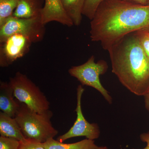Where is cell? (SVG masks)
Here are the masks:
<instances>
[{
	"label": "cell",
	"instance_id": "cell-13",
	"mask_svg": "<svg viewBox=\"0 0 149 149\" xmlns=\"http://www.w3.org/2000/svg\"><path fill=\"white\" fill-rule=\"evenodd\" d=\"M46 149H97L98 146L95 141L86 139L76 143H64L54 138L42 143Z\"/></svg>",
	"mask_w": 149,
	"mask_h": 149
},
{
	"label": "cell",
	"instance_id": "cell-3",
	"mask_svg": "<svg viewBox=\"0 0 149 149\" xmlns=\"http://www.w3.org/2000/svg\"><path fill=\"white\" fill-rule=\"evenodd\" d=\"M53 115L50 110L39 113L21 103L15 118L26 139L44 143L58 134L51 121Z\"/></svg>",
	"mask_w": 149,
	"mask_h": 149
},
{
	"label": "cell",
	"instance_id": "cell-7",
	"mask_svg": "<svg viewBox=\"0 0 149 149\" xmlns=\"http://www.w3.org/2000/svg\"><path fill=\"white\" fill-rule=\"evenodd\" d=\"M85 91L83 85H78L77 89V107L75 111L77 118L73 125L69 130L63 135L59 136L57 140L63 143L65 141L77 137H85L86 139L95 141L98 139L100 130L97 123H90L85 119L82 111L81 100Z\"/></svg>",
	"mask_w": 149,
	"mask_h": 149
},
{
	"label": "cell",
	"instance_id": "cell-1",
	"mask_svg": "<svg viewBox=\"0 0 149 149\" xmlns=\"http://www.w3.org/2000/svg\"><path fill=\"white\" fill-rule=\"evenodd\" d=\"M149 31V5L124 0H104L91 22L90 37L105 50L125 35Z\"/></svg>",
	"mask_w": 149,
	"mask_h": 149
},
{
	"label": "cell",
	"instance_id": "cell-18",
	"mask_svg": "<svg viewBox=\"0 0 149 149\" xmlns=\"http://www.w3.org/2000/svg\"><path fill=\"white\" fill-rule=\"evenodd\" d=\"M18 149H46L42 143L33 140L26 139L24 141H20Z\"/></svg>",
	"mask_w": 149,
	"mask_h": 149
},
{
	"label": "cell",
	"instance_id": "cell-9",
	"mask_svg": "<svg viewBox=\"0 0 149 149\" xmlns=\"http://www.w3.org/2000/svg\"><path fill=\"white\" fill-rule=\"evenodd\" d=\"M41 17L43 24L45 25L51 22H56L68 27L74 25L64 10L61 0H45Z\"/></svg>",
	"mask_w": 149,
	"mask_h": 149
},
{
	"label": "cell",
	"instance_id": "cell-23",
	"mask_svg": "<svg viewBox=\"0 0 149 149\" xmlns=\"http://www.w3.org/2000/svg\"><path fill=\"white\" fill-rule=\"evenodd\" d=\"M97 149H110L107 146H99Z\"/></svg>",
	"mask_w": 149,
	"mask_h": 149
},
{
	"label": "cell",
	"instance_id": "cell-6",
	"mask_svg": "<svg viewBox=\"0 0 149 149\" xmlns=\"http://www.w3.org/2000/svg\"><path fill=\"white\" fill-rule=\"evenodd\" d=\"M45 25L42 21L41 15L29 18L12 16L0 25V43L16 34L28 37L32 43L39 42L45 35Z\"/></svg>",
	"mask_w": 149,
	"mask_h": 149
},
{
	"label": "cell",
	"instance_id": "cell-12",
	"mask_svg": "<svg viewBox=\"0 0 149 149\" xmlns=\"http://www.w3.org/2000/svg\"><path fill=\"white\" fill-rule=\"evenodd\" d=\"M0 134L1 136L19 141L26 139L15 118L11 117L3 112H0Z\"/></svg>",
	"mask_w": 149,
	"mask_h": 149
},
{
	"label": "cell",
	"instance_id": "cell-24",
	"mask_svg": "<svg viewBox=\"0 0 149 149\" xmlns=\"http://www.w3.org/2000/svg\"><path fill=\"white\" fill-rule=\"evenodd\" d=\"M148 5H149V2H148Z\"/></svg>",
	"mask_w": 149,
	"mask_h": 149
},
{
	"label": "cell",
	"instance_id": "cell-8",
	"mask_svg": "<svg viewBox=\"0 0 149 149\" xmlns=\"http://www.w3.org/2000/svg\"><path fill=\"white\" fill-rule=\"evenodd\" d=\"M32 42L28 37L14 34L0 43V66L6 67L29 52Z\"/></svg>",
	"mask_w": 149,
	"mask_h": 149
},
{
	"label": "cell",
	"instance_id": "cell-5",
	"mask_svg": "<svg viewBox=\"0 0 149 149\" xmlns=\"http://www.w3.org/2000/svg\"><path fill=\"white\" fill-rule=\"evenodd\" d=\"M108 68L106 61L100 60L95 62V56H92L83 64L70 68L68 72L71 76L76 78L81 85L95 89L109 104H112V97L109 92L102 85L100 78L101 75L107 72Z\"/></svg>",
	"mask_w": 149,
	"mask_h": 149
},
{
	"label": "cell",
	"instance_id": "cell-19",
	"mask_svg": "<svg viewBox=\"0 0 149 149\" xmlns=\"http://www.w3.org/2000/svg\"><path fill=\"white\" fill-rule=\"evenodd\" d=\"M142 47L149 58V31H137Z\"/></svg>",
	"mask_w": 149,
	"mask_h": 149
},
{
	"label": "cell",
	"instance_id": "cell-16",
	"mask_svg": "<svg viewBox=\"0 0 149 149\" xmlns=\"http://www.w3.org/2000/svg\"><path fill=\"white\" fill-rule=\"evenodd\" d=\"M104 0H86L83 8V15L91 20L99 6Z\"/></svg>",
	"mask_w": 149,
	"mask_h": 149
},
{
	"label": "cell",
	"instance_id": "cell-17",
	"mask_svg": "<svg viewBox=\"0 0 149 149\" xmlns=\"http://www.w3.org/2000/svg\"><path fill=\"white\" fill-rule=\"evenodd\" d=\"M19 144L16 139L0 136V149H18Z\"/></svg>",
	"mask_w": 149,
	"mask_h": 149
},
{
	"label": "cell",
	"instance_id": "cell-4",
	"mask_svg": "<svg viewBox=\"0 0 149 149\" xmlns=\"http://www.w3.org/2000/svg\"><path fill=\"white\" fill-rule=\"evenodd\" d=\"M9 83L15 97L19 102L39 113L49 110L50 102L45 95L26 74L17 72Z\"/></svg>",
	"mask_w": 149,
	"mask_h": 149
},
{
	"label": "cell",
	"instance_id": "cell-15",
	"mask_svg": "<svg viewBox=\"0 0 149 149\" xmlns=\"http://www.w3.org/2000/svg\"><path fill=\"white\" fill-rule=\"evenodd\" d=\"M19 0H0V25L13 15Z\"/></svg>",
	"mask_w": 149,
	"mask_h": 149
},
{
	"label": "cell",
	"instance_id": "cell-2",
	"mask_svg": "<svg viewBox=\"0 0 149 149\" xmlns=\"http://www.w3.org/2000/svg\"><path fill=\"white\" fill-rule=\"evenodd\" d=\"M112 72L128 91L138 96L149 91V58L137 32L125 35L108 49Z\"/></svg>",
	"mask_w": 149,
	"mask_h": 149
},
{
	"label": "cell",
	"instance_id": "cell-22",
	"mask_svg": "<svg viewBox=\"0 0 149 149\" xmlns=\"http://www.w3.org/2000/svg\"><path fill=\"white\" fill-rule=\"evenodd\" d=\"M143 97L145 108L149 112V91Z\"/></svg>",
	"mask_w": 149,
	"mask_h": 149
},
{
	"label": "cell",
	"instance_id": "cell-10",
	"mask_svg": "<svg viewBox=\"0 0 149 149\" xmlns=\"http://www.w3.org/2000/svg\"><path fill=\"white\" fill-rule=\"evenodd\" d=\"M13 89L9 82L0 83V109L11 117L15 118L21 103L14 99Z\"/></svg>",
	"mask_w": 149,
	"mask_h": 149
},
{
	"label": "cell",
	"instance_id": "cell-20",
	"mask_svg": "<svg viewBox=\"0 0 149 149\" xmlns=\"http://www.w3.org/2000/svg\"><path fill=\"white\" fill-rule=\"evenodd\" d=\"M141 141L146 144V146L143 149H149V131L141 133L140 136Z\"/></svg>",
	"mask_w": 149,
	"mask_h": 149
},
{
	"label": "cell",
	"instance_id": "cell-21",
	"mask_svg": "<svg viewBox=\"0 0 149 149\" xmlns=\"http://www.w3.org/2000/svg\"><path fill=\"white\" fill-rule=\"evenodd\" d=\"M130 2L142 5H148L149 0H124Z\"/></svg>",
	"mask_w": 149,
	"mask_h": 149
},
{
	"label": "cell",
	"instance_id": "cell-11",
	"mask_svg": "<svg viewBox=\"0 0 149 149\" xmlns=\"http://www.w3.org/2000/svg\"><path fill=\"white\" fill-rule=\"evenodd\" d=\"M45 0H19L13 16L29 18L41 15Z\"/></svg>",
	"mask_w": 149,
	"mask_h": 149
},
{
	"label": "cell",
	"instance_id": "cell-14",
	"mask_svg": "<svg viewBox=\"0 0 149 149\" xmlns=\"http://www.w3.org/2000/svg\"><path fill=\"white\" fill-rule=\"evenodd\" d=\"M86 0H61L63 7L74 25L81 24L83 10Z\"/></svg>",
	"mask_w": 149,
	"mask_h": 149
}]
</instances>
